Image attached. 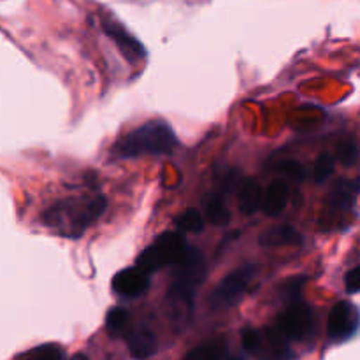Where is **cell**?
<instances>
[{
  "instance_id": "cell-1",
  "label": "cell",
  "mask_w": 360,
  "mask_h": 360,
  "mask_svg": "<svg viewBox=\"0 0 360 360\" xmlns=\"http://www.w3.org/2000/svg\"><path fill=\"white\" fill-rule=\"evenodd\" d=\"M206 259L199 248L188 246L185 257L174 266L172 283L167 290L169 313L176 323H185L190 320L197 288L206 281Z\"/></svg>"
},
{
  "instance_id": "cell-2",
  "label": "cell",
  "mask_w": 360,
  "mask_h": 360,
  "mask_svg": "<svg viewBox=\"0 0 360 360\" xmlns=\"http://www.w3.org/2000/svg\"><path fill=\"white\" fill-rule=\"evenodd\" d=\"M178 146V137L171 125L153 120L123 136L111 153L115 158H139L146 155H169Z\"/></svg>"
},
{
  "instance_id": "cell-3",
  "label": "cell",
  "mask_w": 360,
  "mask_h": 360,
  "mask_svg": "<svg viewBox=\"0 0 360 360\" xmlns=\"http://www.w3.org/2000/svg\"><path fill=\"white\" fill-rule=\"evenodd\" d=\"M186 246L185 239L178 232H164L158 236L137 259V266L146 273H155L162 267H174L185 257Z\"/></svg>"
},
{
  "instance_id": "cell-4",
  "label": "cell",
  "mask_w": 360,
  "mask_h": 360,
  "mask_svg": "<svg viewBox=\"0 0 360 360\" xmlns=\"http://www.w3.org/2000/svg\"><path fill=\"white\" fill-rule=\"evenodd\" d=\"M255 273L257 267L253 266V264H246V266L239 267V269L227 274V276L217 285L213 294H211V308L217 309V311H221V309H229L232 308V306L238 304V302L245 297L250 283H252L253 278H255Z\"/></svg>"
},
{
  "instance_id": "cell-5",
  "label": "cell",
  "mask_w": 360,
  "mask_h": 360,
  "mask_svg": "<svg viewBox=\"0 0 360 360\" xmlns=\"http://www.w3.org/2000/svg\"><path fill=\"white\" fill-rule=\"evenodd\" d=\"M315 326V315L313 309L302 301H292L287 306L283 313L278 316L276 327L288 338L294 341H302L313 333Z\"/></svg>"
},
{
  "instance_id": "cell-6",
  "label": "cell",
  "mask_w": 360,
  "mask_h": 360,
  "mask_svg": "<svg viewBox=\"0 0 360 360\" xmlns=\"http://www.w3.org/2000/svg\"><path fill=\"white\" fill-rule=\"evenodd\" d=\"M359 326L360 313L357 306L348 301H340L333 306L329 320H327V333H329L330 340L338 341V343L350 340L357 333Z\"/></svg>"
},
{
  "instance_id": "cell-7",
  "label": "cell",
  "mask_w": 360,
  "mask_h": 360,
  "mask_svg": "<svg viewBox=\"0 0 360 360\" xmlns=\"http://www.w3.org/2000/svg\"><path fill=\"white\" fill-rule=\"evenodd\" d=\"M150 288V273L139 266L127 267L112 278V290L122 297H139Z\"/></svg>"
},
{
  "instance_id": "cell-8",
  "label": "cell",
  "mask_w": 360,
  "mask_h": 360,
  "mask_svg": "<svg viewBox=\"0 0 360 360\" xmlns=\"http://www.w3.org/2000/svg\"><path fill=\"white\" fill-rule=\"evenodd\" d=\"M255 355L262 360H290L292 350L288 347V338L278 327L267 329L262 333L259 352Z\"/></svg>"
},
{
  "instance_id": "cell-9",
  "label": "cell",
  "mask_w": 360,
  "mask_h": 360,
  "mask_svg": "<svg viewBox=\"0 0 360 360\" xmlns=\"http://www.w3.org/2000/svg\"><path fill=\"white\" fill-rule=\"evenodd\" d=\"M102 28H104L105 34L111 37V41H115V44L120 48V51H122L123 55H125V58H129L130 62H136V60H141L146 56L144 46L141 44L134 35H130L125 28L120 27L118 23L104 21V23H102Z\"/></svg>"
},
{
  "instance_id": "cell-10",
  "label": "cell",
  "mask_w": 360,
  "mask_h": 360,
  "mask_svg": "<svg viewBox=\"0 0 360 360\" xmlns=\"http://www.w3.org/2000/svg\"><path fill=\"white\" fill-rule=\"evenodd\" d=\"M360 192L359 179H340L333 186L329 195V204L336 211H350L354 210V204L357 200Z\"/></svg>"
},
{
  "instance_id": "cell-11",
  "label": "cell",
  "mask_w": 360,
  "mask_h": 360,
  "mask_svg": "<svg viewBox=\"0 0 360 360\" xmlns=\"http://www.w3.org/2000/svg\"><path fill=\"white\" fill-rule=\"evenodd\" d=\"M264 248H280V246H299L302 243V236L292 225H274L262 232L259 239Z\"/></svg>"
},
{
  "instance_id": "cell-12",
  "label": "cell",
  "mask_w": 360,
  "mask_h": 360,
  "mask_svg": "<svg viewBox=\"0 0 360 360\" xmlns=\"http://www.w3.org/2000/svg\"><path fill=\"white\" fill-rule=\"evenodd\" d=\"M129 352L134 359H150L157 352V338L150 329H136L127 340Z\"/></svg>"
},
{
  "instance_id": "cell-13",
  "label": "cell",
  "mask_w": 360,
  "mask_h": 360,
  "mask_svg": "<svg viewBox=\"0 0 360 360\" xmlns=\"http://www.w3.org/2000/svg\"><path fill=\"white\" fill-rule=\"evenodd\" d=\"M287 202H288L287 183L278 179V181L271 183L267 192L264 193L262 211L267 214V217H278V214L283 213Z\"/></svg>"
},
{
  "instance_id": "cell-14",
  "label": "cell",
  "mask_w": 360,
  "mask_h": 360,
  "mask_svg": "<svg viewBox=\"0 0 360 360\" xmlns=\"http://www.w3.org/2000/svg\"><path fill=\"white\" fill-rule=\"evenodd\" d=\"M239 210L245 214H253L262 207L264 193L255 179H246L239 188Z\"/></svg>"
},
{
  "instance_id": "cell-15",
  "label": "cell",
  "mask_w": 360,
  "mask_h": 360,
  "mask_svg": "<svg viewBox=\"0 0 360 360\" xmlns=\"http://www.w3.org/2000/svg\"><path fill=\"white\" fill-rule=\"evenodd\" d=\"M225 350H227V343L221 338H217V340H210L190 350L185 360H221Z\"/></svg>"
},
{
  "instance_id": "cell-16",
  "label": "cell",
  "mask_w": 360,
  "mask_h": 360,
  "mask_svg": "<svg viewBox=\"0 0 360 360\" xmlns=\"http://www.w3.org/2000/svg\"><path fill=\"white\" fill-rule=\"evenodd\" d=\"M204 211H206L207 220L213 225H227L231 221V213L227 206L221 200L220 195H210L204 202Z\"/></svg>"
},
{
  "instance_id": "cell-17",
  "label": "cell",
  "mask_w": 360,
  "mask_h": 360,
  "mask_svg": "<svg viewBox=\"0 0 360 360\" xmlns=\"http://www.w3.org/2000/svg\"><path fill=\"white\" fill-rule=\"evenodd\" d=\"M334 169H336V158L330 153H322L316 158L315 167H313V178L319 185H322L334 174Z\"/></svg>"
},
{
  "instance_id": "cell-18",
  "label": "cell",
  "mask_w": 360,
  "mask_h": 360,
  "mask_svg": "<svg viewBox=\"0 0 360 360\" xmlns=\"http://www.w3.org/2000/svg\"><path fill=\"white\" fill-rule=\"evenodd\" d=\"M176 227L181 232H200L204 229L202 214L197 210H188L176 218Z\"/></svg>"
},
{
  "instance_id": "cell-19",
  "label": "cell",
  "mask_w": 360,
  "mask_h": 360,
  "mask_svg": "<svg viewBox=\"0 0 360 360\" xmlns=\"http://www.w3.org/2000/svg\"><path fill=\"white\" fill-rule=\"evenodd\" d=\"M127 319H129V313L123 308L109 309L108 316H105V327H108L109 334L111 336H118L123 330V327H125Z\"/></svg>"
},
{
  "instance_id": "cell-20",
  "label": "cell",
  "mask_w": 360,
  "mask_h": 360,
  "mask_svg": "<svg viewBox=\"0 0 360 360\" xmlns=\"http://www.w3.org/2000/svg\"><path fill=\"white\" fill-rule=\"evenodd\" d=\"M62 348L56 347V345H42V347L28 352L23 360H62Z\"/></svg>"
},
{
  "instance_id": "cell-21",
  "label": "cell",
  "mask_w": 360,
  "mask_h": 360,
  "mask_svg": "<svg viewBox=\"0 0 360 360\" xmlns=\"http://www.w3.org/2000/svg\"><path fill=\"white\" fill-rule=\"evenodd\" d=\"M338 158L343 165H354L359 158V146L354 139L341 141L338 144Z\"/></svg>"
},
{
  "instance_id": "cell-22",
  "label": "cell",
  "mask_w": 360,
  "mask_h": 360,
  "mask_svg": "<svg viewBox=\"0 0 360 360\" xmlns=\"http://www.w3.org/2000/svg\"><path fill=\"white\" fill-rule=\"evenodd\" d=\"M306 278L304 276H292L290 280H287L283 283V287H281V295H283L285 299H288V301H297L299 295H301V290L302 287L306 285Z\"/></svg>"
},
{
  "instance_id": "cell-23",
  "label": "cell",
  "mask_w": 360,
  "mask_h": 360,
  "mask_svg": "<svg viewBox=\"0 0 360 360\" xmlns=\"http://www.w3.org/2000/svg\"><path fill=\"white\" fill-rule=\"evenodd\" d=\"M276 171H280L281 174L288 176L290 179H295V181H304L306 179V169L295 160L280 162V164L276 165Z\"/></svg>"
},
{
  "instance_id": "cell-24",
  "label": "cell",
  "mask_w": 360,
  "mask_h": 360,
  "mask_svg": "<svg viewBox=\"0 0 360 360\" xmlns=\"http://www.w3.org/2000/svg\"><path fill=\"white\" fill-rule=\"evenodd\" d=\"M260 340H262V333H259V330L255 329H245L241 334V341H243V347H245L246 352H250V354L255 355L257 352H259V347H260Z\"/></svg>"
},
{
  "instance_id": "cell-25",
  "label": "cell",
  "mask_w": 360,
  "mask_h": 360,
  "mask_svg": "<svg viewBox=\"0 0 360 360\" xmlns=\"http://www.w3.org/2000/svg\"><path fill=\"white\" fill-rule=\"evenodd\" d=\"M345 288H347L348 294H357V292H360V266L348 271L347 276H345Z\"/></svg>"
},
{
  "instance_id": "cell-26",
  "label": "cell",
  "mask_w": 360,
  "mask_h": 360,
  "mask_svg": "<svg viewBox=\"0 0 360 360\" xmlns=\"http://www.w3.org/2000/svg\"><path fill=\"white\" fill-rule=\"evenodd\" d=\"M70 360H90V359H88L86 355H83V354H77V355H74V357Z\"/></svg>"
},
{
  "instance_id": "cell-27",
  "label": "cell",
  "mask_w": 360,
  "mask_h": 360,
  "mask_svg": "<svg viewBox=\"0 0 360 360\" xmlns=\"http://www.w3.org/2000/svg\"><path fill=\"white\" fill-rule=\"evenodd\" d=\"M232 360H241V359H232Z\"/></svg>"
}]
</instances>
